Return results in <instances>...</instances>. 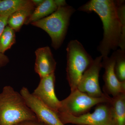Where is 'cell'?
Listing matches in <instances>:
<instances>
[{
    "instance_id": "obj_15",
    "label": "cell",
    "mask_w": 125,
    "mask_h": 125,
    "mask_svg": "<svg viewBox=\"0 0 125 125\" xmlns=\"http://www.w3.org/2000/svg\"><path fill=\"white\" fill-rule=\"evenodd\" d=\"M29 0H0V16H9L24 7Z\"/></svg>"
},
{
    "instance_id": "obj_19",
    "label": "cell",
    "mask_w": 125,
    "mask_h": 125,
    "mask_svg": "<svg viewBox=\"0 0 125 125\" xmlns=\"http://www.w3.org/2000/svg\"><path fill=\"white\" fill-rule=\"evenodd\" d=\"M20 125H45L38 121H27L20 123Z\"/></svg>"
},
{
    "instance_id": "obj_5",
    "label": "cell",
    "mask_w": 125,
    "mask_h": 125,
    "mask_svg": "<svg viewBox=\"0 0 125 125\" xmlns=\"http://www.w3.org/2000/svg\"><path fill=\"white\" fill-rule=\"evenodd\" d=\"M111 98L107 95L102 97H93L77 89L71 92L67 98L60 101V107L57 113L79 116L89 113L95 105L109 102Z\"/></svg>"
},
{
    "instance_id": "obj_17",
    "label": "cell",
    "mask_w": 125,
    "mask_h": 125,
    "mask_svg": "<svg viewBox=\"0 0 125 125\" xmlns=\"http://www.w3.org/2000/svg\"><path fill=\"white\" fill-rule=\"evenodd\" d=\"M15 42V31L9 26H6L0 36V52L4 54Z\"/></svg>"
},
{
    "instance_id": "obj_16",
    "label": "cell",
    "mask_w": 125,
    "mask_h": 125,
    "mask_svg": "<svg viewBox=\"0 0 125 125\" xmlns=\"http://www.w3.org/2000/svg\"><path fill=\"white\" fill-rule=\"evenodd\" d=\"M115 60L114 70L117 78L121 82H125V51L120 49L112 54Z\"/></svg>"
},
{
    "instance_id": "obj_1",
    "label": "cell",
    "mask_w": 125,
    "mask_h": 125,
    "mask_svg": "<svg viewBox=\"0 0 125 125\" xmlns=\"http://www.w3.org/2000/svg\"><path fill=\"white\" fill-rule=\"evenodd\" d=\"M78 10L87 13L94 12L101 19L103 37L98 49L103 58L108 56L110 52L115 51L118 47L125 51V30L118 17L116 0H91Z\"/></svg>"
},
{
    "instance_id": "obj_12",
    "label": "cell",
    "mask_w": 125,
    "mask_h": 125,
    "mask_svg": "<svg viewBox=\"0 0 125 125\" xmlns=\"http://www.w3.org/2000/svg\"><path fill=\"white\" fill-rule=\"evenodd\" d=\"M109 104L114 125H125V93L111 97Z\"/></svg>"
},
{
    "instance_id": "obj_18",
    "label": "cell",
    "mask_w": 125,
    "mask_h": 125,
    "mask_svg": "<svg viewBox=\"0 0 125 125\" xmlns=\"http://www.w3.org/2000/svg\"><path fill=\"white\" fill-rule=\"evenodd\" d=\"M9 16H0V36L7 24ZM9 60L7 56L0 52V68L6 65L9 62Z\"/></svg>"
},
{
    "instance_id": "obj_10",
    "label": "cell",
    "mask_w": 125,
    "mask_h": 125,
    "mask_svg": "<svg viewBox=\"0 0 125 125\" xmlns=\"http://www.w3.org/2000/svg\"><path fill=\"white\" fill-rule=\"evenodd\" d=\"M115 60L113 56L103 58L102 66L105 70L103 76L104 82L103 90L105 94L114 97L125 93V82H121L114 72Z\"/></svg>"
},
{
    "instance_id": "obj_11",
    "label": "cell",
    "mask_w": 125,
    "mask_h": 125,
    "mask_svg": "<svg viewBox=\"0 0 125 125\" xmlns=\"http://www.w3.org/2000/svg\"><path fill=\"white\" fill-rule=\"evenodd\" d=\"M36 56L34 70L40 79L54 73L56 62L50 47H43L35 51Z\"/></svg>"
},
{
    "instance_id": "obj_3",
    "label": "cell",
    "mask_w": 125,
    "mask_h": 125,
    "mask_svg": "<svg viewBox=\"0 0 125 125\" xmlns=\"http://www.w3.org/2000/svg\"><path fill=\"white\" fill-rule=\"evenodd\" d=\"M75 11L73 7L66 5L58 7L51 14L31 24L46 31L51 39L52 46L57 49L64 39L70 19Z\"/></svg>"
},
{
    "instance_id": "obj_2",
    "label": "cell",
    "mask_w": 125,
    "mask_h": 125,
    "mask_svg": "<svg viewBox=\"0 0 125 125\" xmlns=\"http://www.w3.org/2000/svg\"><path fill=\"white\" fill-rule=\"evenodd\" d=\"M27 121H38L24 99L10 86L0 93V125H15Z\"/></svg>"
},
{
    "instance_id": "obj_8",
    "label": "cell",
    "mask_w": 125,
    "mask_h": 125,
    "mask_svg": "<svg viewBox=\"0 0 125 125\" xmlns=\"http://www.w3.org/2000/svg\"><path fill=\"white\" fill-rule=\"evenodd\" d=\"M20 94L39 121L45 125H65L61 122L56 112L31 94L27 88L23 87L21 90Z\"/></svg>"
},
{
    "instance_id": "obj_7",
    "label": "cell",
    "mask_w": 125,
    "mask_h": 125,
    "mask_svg": "<svg viewBox=\"0 0 125 125\" xmlns=\"http://www.w3.org/2000/svg\"><path fill=\"white\" fill-rule=\"evenodd\" d=\"M102 59V56L100 55L94 60L92 64L83 74L77 87L79 91L93 97H102L107 95L102 92L99 83Z\"/></svg>"
},
{
    "instance_id": "obj_14",
    "label": "cell",
    "mask_w": 125,
    "mask_h": 125,
    "mask_svg": "<svg viewBox=\"0 0 125 125\" xmlns=\"http://www.w3.org/2000/svg\"><path fill=\"white\" fill-rule=\"evenodd\" d=\"M58 8L55 0H45L39 6L35 8L24 24H31L45 18L55 12Z\"/></svg>"
},
{
    "instance_id": "obj_4",
    "label": "cell",
    "mask_w": 125,
    "mask_h": 125,
    "mask_svg": "<svg viewBox=\"0 0 125 125\" xmlns=\"http://www.w3.org/2000/svg\"><path fill=\"white\" fill-rule=\"evenodd\" d=\"M66 51V77L72 92L77 89L82 75L92 64L94 60L78 40L70 41Z\"/></svg>"
},
{
    "instance_id": "obj_9",
    "label": "cell",
    "mask_w": 125,
    "mask_h": 125,
    "mask_svg": "<svg viewBox=\"0 0 125 125\" xmlns=\"http://www.w3.org/2000/svg\"><path fill=\"white\" fill-rule=\"evenodd\" d=\"M55 73L41 78L38 86L32 94L57 113L60 107V101L58 100L55 93Z\"/></svg>"
},
{
    "instance_id": "obj_21",
    "label": "cell",
    "mask_w": 125,
    "mask_h": 125,
    "mask_svg": "<svg viewBox=\"0 0 125 125\" xmlns=\"http://www.w3.org/2000/svg\"><path fill=\"white\" fill-rule=\"evenodd\" d=\"M20 125V123H19V124H17V125Z\"/></svg>"
},
{
    "instance_id": "obj_6",
    "label": "cell",
    "mask_w": 125,
    "mask_h": 125,
    "mask_svg": "<svg viewBox=\"0 0 125 125\" xmlns=\"http://www.w3.org/2000/svg\"><path fill=\"white\" fill-rule=\"evenodd\" d=\"M64 125L71 123L76 125H114L108 103L96 105L94 111L75 116L65 113H56Z\"/></svg>"
},
{
    "instance_id": "obj_13",
    "label": "cell",
    "mask_w": 125,
    "mask_h": 125,
    "mask_svg": "<svg viewBox=\"0 0 125 125\" xmlns=\"http://www.w3.org/2000/svg\"><path fill=\"white\" fill-rule=\"evenodd\" d=\"M35 6L32 0L25 6L10 15L8 18L7 24L15 32L20 30L23 25L35 9Z\"/></svg>"
},
{
    "instance_id": "obj_20",
    "label": "cell",
    "mask_w": 125,
    "mask_h": 125,
    "mask_svg": "<svg viewBox=\"0 0 125 125\" xmlns=\"http://www.w3.org/2000/svg\"><path fill=\"white\" fill-rule=\"evenodd\" d=\"M32 1L35 7H37L41 5L44 0H32Z\"/></svg>"
}]
</instances>
